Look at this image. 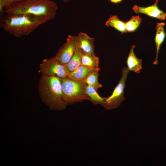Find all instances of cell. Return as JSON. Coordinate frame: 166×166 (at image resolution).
Here are the masks:
<instances>
[{
	"mask_svg": "<svg viewBox=\"0 0 166 166\" xmlns=\"http://www.w3.org/2000/svg\"><path fill=\"white\" fill-rule=\"evenodd\" d=\"M48 21L44 18L31 15L4 14L0 15V26L10 34L19 38L29 35Z\"/></svg>",
	"mask_w": 166,
	"mask_h": 166,
	"instance_id": "6da1fadb",
	"label": "cell"
},
{
	"mask_svg": "<svg viewBox=\"0 0 166 166\" xmlns=\"http://www.w3.org/2000/svg\"><path fill=\"white\" fill-rule=\"evenodd\" d=\"M38 91L42 101L50 110L66 109L68 105L64 99L59 78L42 74L38 81Z\"/></svg>",
	"mask_w": 166,
	"mask_h": 166,
	"instance_id": "7a4b0ae2",
	"label": "cell"
},
{
	"mask_svg": "<svg viewBox=\"0 0 166 166\" xmlns=\"http://www.w3.org/2000/svg\"><path fill=\"white\" fill-rule=\"evenodd\" d=\"M58 9L56 3L51 0H21L5 9L4 14L31 15L49 21L55 17Z\"/></svg>",
	"mask_w": 166,
	"mask_h": 166,
	"instance_id": "3957f363",
	"label": "cell"
},
{
	"mask_svg": "<svg viewBox=\"0 0 166 166\" xmlns=\"http://www.w3.org/2000/svg\"><path fill=\"white\" fill-rule=\"evenodd\" d=\"M60 79L64 99L68 105L89 101V97L85 93L87 85L84 83L69 77Z\"/></svg>",
	"mask_w": 166,
	"mask_h": 166,
	"instance_id": "277c9868",
	"label": "cell"
},
{
	"mask_svg": "<svg viewBox=\"0 0 166 166\" xmlns=\"http://www.w3.org/2000/svg\"><path fill=\"white\" fill-rule=\"evenodd\" d=\"M129 71L126 67L122 69L121 77L119 83L114 89L111 95L105 98V101L102 106L105 109L108 110L115 109L125 99L124 96V90Z\"/></svg>",
	"mask_w": 166,
	"mask_h": 166,
	"instance_id": "5b68a950",
	"label": "cell"
},
{
	"mask_svg": "<svg viewBox=\"0 0 166 166\" xmlns=\"http://www.w3.org/2000/svg\"><path fill=\"white\" fill-rule=\"evenodd\" d=\"M39 72L61 78L68 77L70 73L65 65L61 64L54 57L43 60L39 65Z\"/></svg>",
	"mask_w": 166,
	"mask_h": 166,
	"instance_id": "8992f818",
	"label": "cell"
},
{
	"mask_svg": "<svg viewBox=\"0 0 166 166\" xmlns=\"http://www.w3.org/2000/svg\"><path fill=\"white\" fill-rule=\"evenodd\" d=\"M77 46V36L69 35L54 57L61 64L65 65L74 55Z\"/></svg>",
	"mask_w": 166,
	"mask_h": 166,
	"instance_id": "52a82bcc",
	"label": "cell"
},
{
	"mask_svg": "<svg viewBox=\"0 0 166 166\" xmlns=\"http://www.w3.org/2000/svg\"><path fill=\"white\" fill-rule=\"evenodd\" d=\"M158 0H156L152 5L146 7H143L134 5L132 10L136 14H143L161 20H164L166 18V13L160 10L157 4Z\"/></svg>",
	"mask_w": 166,
	"mask_h": 166,
	"instance_id": "ba28073f",
	"label": "cell"
},
{
	"mask_svg": "<svg viewBox=\"0 0 166 166\" xmlns=\"http://www.w3.org/2000/svg\"><path fill=\"white\" fill-rule=\"evenodd\" d=\"M77 36L78 47L83 53L95 54L94 38L89 36L87 34L79 32Z\"/></svg>",
	"mask_w": 166,
	"mask_h": 166,
	"instance_id": "9c48e42d",
	"label": "cell"
},
{
	"mask_svg": "<svg viewBox=\"0 0 166 166\" xmlns=\"http://www.w3.org/2000/svg\"><path fill=\"white\" fill-rule=\"evenodd\" d=\"M135 47L134 45L132 46L127 59L126 64L129 71H132L138 74L142 69V61L135 55L134 51Z\"/></svg>",
	"mask_w": 166,
	"mask_h": 166,
	"instance_id": "30bf717a",
	"label": "cell"
},
{
	"mask_svg": "<svg viewBox=\"0 0 166 166\" xmlns=\"http://www.w3.org/2000/svg\"><path fill=\"white\" fill-rule=\"evenodd\" d=\"M100 70V69H92L81 65L70 72L68 77L84 82V80L90 73L93 71H99Z\"/></svg>",
	"mask_w": 166,
	"mask_h": 166,
	"instance_id": "8fae6325",
	"label": "cell"
},
{
	"mask_svg": "<svg viewBox=\"0 0 166 166\" xmlns=\"http://www.w3.org/2000/svg\"><path fill=\"white\" fill-rule=\"evenodd\" d=\"M165 24L164 22L158 23L156 26V33L155 42L156 46V54L153 65L158 64V54L161 45L164 41L166 36L164 28Z\"/></svg>",
	"mask_w": 166,
	"mask_h": 166,
	"instance_id": "7c38bea8",
	"label": "cell"
},
{
	"mask_svg": "<svg viewBox=\"0 0 166 166\" xmlns=\"http://www.w3.org/2000/svg\"><path fill=\"white\" fill-rule=\"evenodd\" d=\"M99 58L95 54L83 53L81 65L92 69H99Z\"/></svg>",
	"mask_w": 166,
	"mask_h": 166,
	"instance_id": "4fadbf2b",
	"label": "cell"
},
{
	"mask_svg": "<svg viewBox=\"0 0 166 166\" xmlns=\"http://www.w3.org/2000/svg\"><path fill=\"white\" fill-rule=\"evenodd\" d=\"M85 93L89 97V101L95 105H103L105 100V97H101L97 92V90L93 87L86 85Z\"/></svg>",
	"mask_w": 166,
	"mask_h": 166,
	"instance_id": "5bb4252c",
	"label": "cell"
},
{
	"mask_svg": "<svg viewBox=\"0 0 166 166\" xmlns=\"http://www.w3.org/2000/svg\"><path fill=\"white\" fill-rule=\"evenodd\" d=\"M105 25L116 29L121 33H126L125 23L121 20L116 15L109 17L105 22Z\"/></svg>",
	"mask_w": 166,
	"mask_h": 166,
	"instance_id": "9a60e30c",
	"label": "cell"
},
{
	"mask_svg": "<svg viewBox=\"0 0 166 166\" xmlns=\"http://www.w3.org/2000/svg\"><path fill=\"white\" fill-rule=\"evenodd\" d=\"M83 53L77 46L74 55L68 63L65 65L70 72L81 65L82 56Z\"/></svg>",
	"mask_w": 166,
	"mask_h": 166,
	"instance_id": "2e32d148",
	"label": "cell"
},
{
	"mask_svg": "<svg viewBox=\"0 0 166 166\" xmlns=\"http://www.w3.org/2000/svg\"><path fill=\"white\" fill-rule=\"evenodd\" d=\"M99 71H95L90 73L84 81L87 85L94 88L97 91L98 88L102 87V85L98 81Z\"/></svg>",
	"mask_w": 166,
	"mask_h": 166,
	"instance_id": "e0dca14e",
	"label": "cell"
},
{
	"mask_svg": "<svg viewBox=\"0 0 166 166\" xmlns=\"http://www.w3.org/2000/svg\"><path fill=\"white\" fill-rule=\"evenodd\" d=\"M141 21V18L139 16H132L128 21L125 23L127 32H132L135 31Z\"/></svg>",
	"mask_w": 166,
	"mask_h": 166,
	"instance_id": "ac0fdd59",
	"label": "cell"
},
{
	"mask_svg": "<svg viewBox=\"0 0 166 166\" xmlns=\"http://www.w3.org/2000/svg\"><path fill=\"white\" fill-rule=\"evenodd\" d=\"M21 0H6L8 5V7H7L9 6L11 4L18 2Z\"/></svg>",
	"mask_w": 166,
	"mask_h": 166,
	"instance_id": "d6986e66",
	"label": "cell"
},
{
	"mask_svg": "<svg viewBox=\"0 0 166 166\" xmlns=\"http://www.w3.org/2000/svg\"><path fill=\"white\" fill-rule=\"evenodd\" d=\"M110 2L114 3H117L121 2L122 0H110Z\"/></svg>",
	"mask_w": 166,
	"mask_h": 166,
	"instance_id": "ffe728a7",
	"label": "cell"
},
{
	"mask_svg": "<svg viewBox=\"0 0 166 166\" xmlns=\"http://www.w3.org/2000/svg\"><path fill=\"white\" fill-rule=\"evenodd\" d=\"M62 2L64 3H65L69 1H73L74 0H61Z\"/></svg>",
	"mask_w": 166,
	"mask_h": 166,
	"instance_id": "44dd1931",
	"label": "cell"
}]
</instances>
